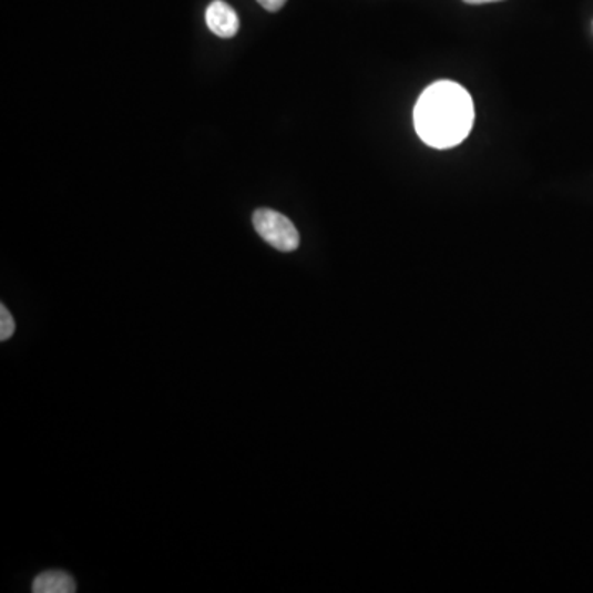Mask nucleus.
Wrapping results in <instances>:
<instances>
[{"label":"nucleus","mask_w":593,"mask_h":593,"mask_svg":"<svg viewBox=\"0 0 593 593\" xmlns=\"http://www.w3.org/2000/svg\"><path fill=\"white\" fill-rule=\"evenodd\" d=\"M473 121L472 96L453 81H437L416 104V131L430 147H456L470 134Z\"/></svg>","instance_id":"nucleus-1"},{"label":"nucleus","mask_w":593,"mask_h":593,"mask_svg":"<svg viewBox=\"0 0 593 593\" xmlns=\"http://www.w3.org/2000/svg\"><path fill=\"white\" fill-rule=\"evenodd\" d=\"M253 225L257 235L283 253H293L300 244V236L294 223L274 209L260 208L254 212Z\"/></svg>","instance_id":"nucleus-2"},{"label":"nucleus","mask_w":593,"mask_h":593,"mask_svg":"<svg viewBox=\"0 0 593 593\" xmlns=\"http://www.w3.org/2000/svg\"><path fill=\"white\" fill-rule=\"evenodd\" d=\"M205 19L208 29L222 39H232L239 30V17H237L236 10L223 0L209 3Z\"/></svg>","instance_id":"nucleus-3"},{"label":"nucleus","mask_w":593,"mask_h":593,"mask_svg":"<svg viewBox=\"0 0 593 593\" xmlns=\"http://www.w3.org/2000/svg\"><path fill=\"white\" fill-rule=\"evenodd\" d=\"M32 591L35 593H74L76 584L67 572H43L33 581Z\"/></svg>","instance_id":"nucleus-4"},{"label":"nucleus","mask_w":593,"mask_h":593,"mask_svg":"<svg viewBox=\"0 0 593 593\" xmlns=\"http://www.w3.org/2000/svg\"><path fill=\"white\" fill-rule=\"evenodd\" d=\"M16 331V320H13L6 305H0V340L7 341Z\"/></svg>","instance_id":"nucleus-5"},{"label":"nucleus","mask_w":593,"mask_h":593,"mask_svg":"<svg viewBox=\"0 0 593 593\" xmlns=\"http://www.w3.org/2000/svg\"><path fill=\"white\" fill-rule=\"evenodd\" d=\"M264 9L269 10V12H277V10L283 9L286 6L287 0H257Z\"/></svg>","instance_id":"nucleus-6"},{"label":"nucleus","mask_w":593,"mask_h":593,"mask_svg":"<svg viewBox=\"0 0 593 593\" xmlns=\"http://www.w3.org/2000/svg\"><path fill=\"white\" fill-rule=\"evenodd\" d=\"M463 2L480 6V3L503 2V0H463Z\"/></svg>","instance_id":"nucleus-7"}]
</instances>
